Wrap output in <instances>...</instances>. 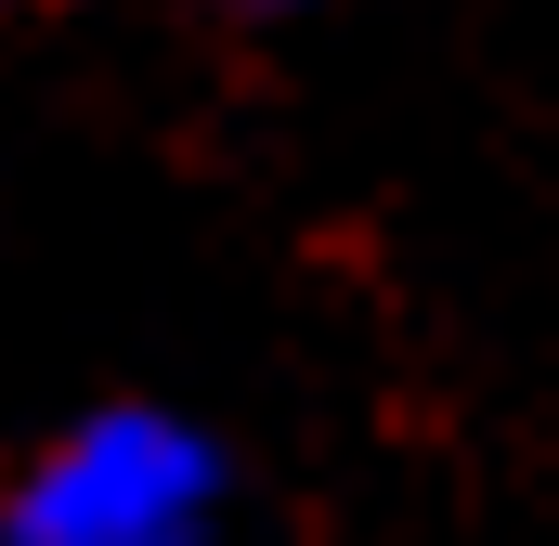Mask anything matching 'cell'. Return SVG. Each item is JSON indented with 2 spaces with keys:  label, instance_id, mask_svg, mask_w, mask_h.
Returning <instances> with one entry per match:
<instances>
[{
  "label": "cell",
  "instance_id": "2",
  "mask_svg": "<svg viewBox=\"0 0 559 546\" xmlns=\"http://www.w3.org/2000/svg\"><path fill=\"white\" fill-rule=\"evenodd\" d=\"M261 13H274V0H261Z\"/></svg>",
  "mask_w": 559,
  "mask_h": 546
},
{
  "label": "cell",
  "instance_id": "1",
  "mask_svg": "<svg viewBox=\"0 0 559 546\" xmlns=\"http://www.w3.org/2000/svg\"><path fill=\"white\" fill-rule=\"evenodd\" d=\"M209 508H222V455L182 416L118 404L13 482L0 546H209Z\"/></svg>",
  "mask_w": 559,
  "mask_h": 546
}]
</instances>
